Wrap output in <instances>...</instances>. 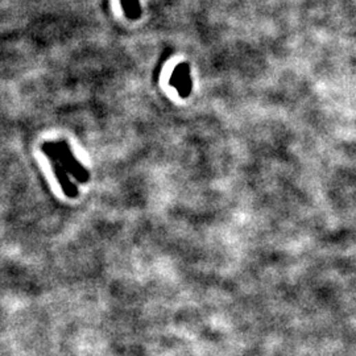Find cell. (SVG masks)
Instances as JSON below:
<instances>
[{"instance_id": "obj_4", "label": "cell", "mask_w": 356, "mask_h": 356, "mask_svg": "<svg viewBox=\"0 0 356 356\" xmlns=\"http://www.w3.org/2000/svg\"><path fill=\"white\" fill-rule=\"evenodd\" d=\"M192 87H193V83H192V77H190V66L189 64L185 63V69H183V77H182V83L178 89V94L181 98H188L192 93Z\"/></svg>"}, {"instance_id": "obj_3", "label": "cell", "mask_w": 356, "mask_h": 356, "mask_svg": "<svg viewBox=\"0 0 356 356\" xmlns=\"http://www.w3.org/2000/svg\"><path fill=\"white\" fill-rule=\"evenodd\" d=\"M126 16L131 20H137L142 16V7L139 0H120Z\"/></svg>"}, {"instance_id": "obj_2", "label": "cell", "mask_w": 356, "mask_h": 356, "mask_svg": "<svg viewBox=\"0 0 356 356\" xmlns=\"http://www.w3.org/2000/svg\"><path fill=\"white\" fill-rule=\"evenodd\" d=\"M56 148L58 151V156H60V162H63V165L65 166L66 170L70 172L74 177L77 178L82 183H86L90 178L89 172L82 166L80 162L74 157L71 149L69 144L64 140H58L54 143Z\"/></svg>"}, {"instance_id": "obj_1", "label": "cell", "mask_w": 356, "mask_h": 356, "mask_svg": "<svg viewBox=\"0 0 356 356\" xmlns=\"http://www.w3.org/2000/svg\"><path fill=\"white\" fill-rule=\"evenodd\" d=\"M43 152L47 155L49 162L52 164V168L54 170V175L58 179L64 193H65L69 198H76L78 195V189L77 186L70 181V178L67 177V170L65 166L63 165V162H60V156H58V151L56 148L54 143L47 142L41 146Z\"/></svg>"}, {"instance_id": "obj_5", "label": "cell", "mask_w": 356, "mask_h": 356, "mask_svg": "<svg viewBox=\"0 0 356 356\" xmlns=\"http://www.w3.org/2000/svg\"><path fill=\"white\" fill-rule=\"evenodd\" d=\"M183 69H185V63L176 66V69H175V71H173V74H172V77H170V81H169V85H170V86H173V87H176L177 90L179 89L181 83H182Z\"/></svg>"}]
</instances>
